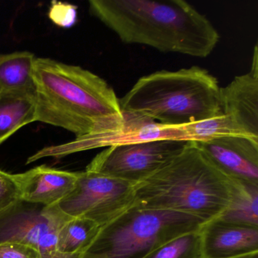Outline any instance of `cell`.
I'll return each instance as SVG.
<instances>
[{
    "label": "cell",
    "instance_id": "16",
    "mask_svg": "<svg viewBox=\"0 0 258 258\" xmlns=\"http://www.w3.org/2000/svg\"><path fill=\"white\" fill-rule=\"evenodd\" d=\"M218 218L235 224L258 227V186L241 183L236 199Z\"/></svg>",
    "mask_w": 258,
    "mask_h": 258
},
{
    "label": "cell",
    "instance_id": "19",
    "mask_svg": "<svg viewBox=\"0 0 258 258\" xmlns=\"http://www.w3.org/2000/svg\"><path fill=\"white\" fill-rule=\"evenodd\" d=\"M20 199V185L17 174L0 170V213Z\"/></svg>",
    "mask_w": 258,
    "mask_h": 258
},
{
    "label": "cell",
    "instance_id": "15",
    "mask_svg": "<svg viewBox=\"0 0 258 258\" xmlns=\"http://www.w3.org/2000/svg\"><path fill=\"white\" fill-rule=\"evenodd\" d=\"M100 226L82 217H70L60 228L57 248L68 256L80 257Z\"/></svg>",
    "mask_w": 258,
    "mask_h": 258
},
{
    "label": "cell",
    "instance_id": "7",
    "mask_svg": "<svg viewBox=\"0 0 258 258\" xmlns=\"http://www.w3.org/2000/svg\"><path fill=\"white\" fill-rule=\"evenodd\" d=\"M69 218L57 205L46 207L19 200L0 213V244L31 246L41 258H79L57 248L58 231Z\"/></svg>",
    "mask_w": 258,
    "mask_h": 258
},
{
    "label": "cell",
    "instance_id": "13",
    "mask_svg": "<svg viewBox=\"0 0 258 258\" xmlns=\"http://www.w3.org/2000/svg\"><path fill=\"white\" fill-rule=\"evenodd\" d=\"M35 59L27 51L0 55V93L35 94Z\"/></svg>",
    "mask_w": 258,
    "mask_h": 258
},
{
    "label": "cell",
    "instance_id": "9",
    "mask_svg": "<svg viewBox=\"0 0 258 258\" xmlns=\"http://www.w3.org/2000/svg\"><path fill=\"white\" fill-rule=\"evenodd\" d=\"M220 109L237 136L258 140V53L255 46L251 69L220 87Z\"/></svg>",
    "mask_w": 258,
    "mask_h": 258
},
{
    "label": "cell",
    "instance_id": "22",
    "mask_svg": "<svg viewBox=\"0 0 258 258\" xmlns=\"http://www.w3.org/2000/svg\"><path fill=\"white\" fill-rule=\"evenodd\" d=\"M238 258H258V253H251V254L245 255Z\"/></svg>",
    "mask_w": 258,
    "mask_h": 258
},
{
    "label": "cell",
    "instance_id": "5",
    "mask_svg": "<svg viewBox=\"0 0 258 258\" xmlns=\"http://www.w3.org/2000/svg\"><path fill=\"white\" fill-rule=\"evenodd\" d=\"M203 224L187 214L133 207L100 226L79 258H144L179 235L200 230Z\"/></svg>",
    "mask_w": 258,
    "mask_h": 258
},
{
    "label": "cell",
    "instance_id": "3",
    "mask_svg": "<svg viewBox=\"0 0 258 258\" xmlns=\"http://www.w3.org/2000/svg\"><path fill=\"white\" fill-rule=\"evenodd\" d=\"M241 183L219 170L188 141L167 164L134 185V207L181 213L205 223L231 206Z\"/></svg>",
    "mask_w": 258,
    "mask_h": 258
},
{
    "label": "cell",
    "instance_id": "17",
    "mask_svg": "<svg viewBox=\"0 0 258 258\" xmlns=\"http://www.w3.org/2000/svg\"><path fill=\"white\" fill-rule=\"evenodd\" d=\"M199 231L179 235L161 244L144 258H202Z\"/></svg>",
    "mask_w": 258,
    "mask_h": 258
},
{
    "label": "cell",
    "instance_id": "11",
    "mask_svg": "<svg viewBox=\"0 0 258 258\" xmlns=\"http://www.w3.org/2000/svg\"><path fill=\"white\" fill-rule=\"evenodd\" d=\"M202 258H238L258 253V227L217 218L201 227Z\"/></svg>",
    "mask_w": 258,
    "mask_h": 258
},
{
    "label": "cell",
    "instance_id": "10",
    "mask_svg": "<svg viewBox=\"0 0 258 258\" xmlns=\"http://www.w3.org/2000/svg\"><path fill=\"white\" fill-rule=\"evenodd\" d=\"M193 142L225 174L242 183L258 186V140L231 135Z\"/></svg>",
    "mask_w": 258,
    "mask_h": 258
},
{
    "label": "cell",
    "instance_id": "18",
    "mask_svg": "<svg viewBox=\"0 0 258 258\" xmlns=\"http://www.w3.org/2000/svg\"><path fill=\"white\" fill-rule=\"evenodd\" d=\"M187 141L200 142L224 136H237L223 114L202 121L181 126Z\"/></svg>",
    "mask_w": 258,
    "mask_h": 258
},
{
    "label": "cell",
    "instance_id": "1",
    "mask_svg": "<svg viewBox=\"0 0 258 258\" xmlns=\"http://www.w3.org/2000/svg\"><path fill=\"white\" fill-rule=\"evenodd\" d=\"M37 121L70 131L76 139L122 131L125 118L109 84L80 66L36 58Z\"/></svg>",
    "mask_w": 258,
    "mask_h": 258
},
{
    "label": "cell",
    "instance_id": "4",
    "mask_svg": "<svg viewBox=\"0 0 258 258\" xmlns=\"http://www.w3.org/2000/svg\"><path fill=\"white\" fill-rule=\"evenodd\" d=\"M218 81L198 66L142 77L119 99L123 114L180 126L221 114Z\"/></svg>",
    "mask_w": 258,
    "mask_h": 258
},
{
    "label": "cell",
    "instance_id": "21",
    "mask_svg": "<svg viewBox=\"0 0 258 258\" xmlns=\"http://www.w3.org/2000/svg\"><path fill=\"white\" fill-rule=\"evenodd\" d=\"M0 258H41L38 250L19 243L0 244Z\"/></svg>",
    "mask_w": 258,
    "mask_h": 258
},
{
    "label": "cell",
    "instance_id": "14",
    "mask_svg": "<svg viewBox=\"0 0 258 258\" xmlns=\"http://www.w3.org/2000/svg\"><path fill=\"white\" fill-rule=\"evenodd\" d=\"M37 121L34 95L0 93V145L28 123Z\"/></svg>",
    "mask_w": 258,
    "mask_h": 258
},
{
    "label": "cell",
    "instance_id": "20",
    "mask_svg": "<svg viewBox=\"0 0 258 258\" xmlns=\"http://www.w3.org/2000/svg\"><path fill=\"white\" fill-rule=\"evenodd\" d=\"M75 6L64 3L53 2L49 12V17L57 26L72 28L77 22L78 12Z\"/></svg>",
    "mask_w": 258,
    "mask_h": 258
},
{
    "label": "cell",
    "instance_id": "12",
    "mask_svg": "<svg viewBox=\"0 0 258 258\" xmlns=\"http://www.w3.org/2000/svg\"><path fill=\"white\" fill-rule=\"evenodd\" d=\"M20 199L50 207L58 205L76 186L79 172L66 171L42 165L18 173Z\"/></svg>",
    "mask_w": 258,
    "mask_h": 258
},
{
    "label": "cell",
    "instance_id": "6",
    "mask_svg": "<svg viewBox=\"0 0 258 258\" xmlns=\"http://www.w3.org/2000/svg\"><path fill=\"white\" fill-rule=\"evenodd\" d=\"M134 205V185L86 170L75 189L57 205L70 217H82L102 226Z\"/></svg>",
    "mask_w": 258,
    "mask_h": 258
},
{
    "label": "cell",
    "instance_id": "2",
    "mask_svg": "<svg viewBox=\"0 0 258 258\" xmlns=\"http://www.w3.org/2000/svg\"><path fill=\"white\" fill-rule=\"evenodd\" d=\"M89 10L126 44L206 58L220 40L208 18L182 0H90Z\"/></svg>",
    "mask_w": 258,
    "mask_h": 258
},
{
    "label": "cell",
    "instance_id": "8",
    "mask_svg": "<svg viewBox=\"0 0 258 258\" xmlns=\"http://www.w3.org/2000/svg\"><path fill=\"white\" fill-rule=\"evenodd\" d=\"M188 142L161 140L114 145L98 154L86 170L135 185L178 155Z\"/></svg>",
    "mask_w": 258,
    "mask_h": 258
}]
</instances>
